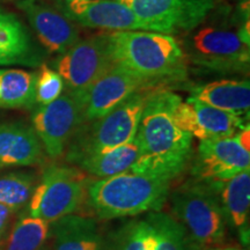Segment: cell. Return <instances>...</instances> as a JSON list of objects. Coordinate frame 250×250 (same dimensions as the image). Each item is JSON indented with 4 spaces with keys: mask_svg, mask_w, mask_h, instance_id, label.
<instances>
[{
    "mask_svg": "<svg viewBox=\"0 0 250 250\" xmlns=\"http://www.w3.org/2000/svg\"><path fill=\"white\" fill-rule=\"evenodd\" d=\"M181 100L169 90L148 94L134 137L138 159L131 171L173 180L182 173L192 155V136L174 123V105Z\"/></svg>",
    "mask_w": 250,
    "mask_h": 250,
    "instance_id": "1",
    "label": "cell"
},
{
    "mask_svg": "<svg viewBox=\"0 0 250 250\" xmlns=\"http://www.w3.org/2000/svg\"><path fill=\"white\" fill-rule=\"evenodd\" d=\"M112 62L147 85L180 80L187 74V58L174 36L145 30L105 34Z\"/></svg>",
    "mask_w": 250,
    "mask_h": 250,
    "instance_id": "2",
    "label": "cell"
},
{
    "mask_svg": "<svg viewBox=\"0 0 250 250\" xmlns=\"http://www.w3.org/2000/svg\"><path fill=\"white\" fill-rule=\"evenodd\" d=\"M169 189L170 180L129 171L89 182L87 197L99 218L116 219L159 211Z\"/></svg>",
    "mask_w": 250,
    "mask_h": 250,
    "instance_id": "3",
    "label": "cell"
},
{
    "mask_svg": "<svg viewBox=\"0 0 250 250\" xmlns=\"http://www.w3.org/2000/svg\"><path fill=\"white\" fill-rule=\"evenodd\" d=\"M217 192L198 181L184 184L171 196L189 247L212 249L224 242L227 218Z\"/></svg>",
    "mask_w": 250,
    "mask_h": 250,
    "instance_id": "4",
    "label": "cell"
},
{
    "mask_svg": "<svg viewBox=\"0 0 250 250\" xmlns=\"http://www.w3.org/2000/svg\"><path fill=\"white\" fill-rule=\"evenodd\" d=\"M187 62L208 72H246L250 64L249 24L239 30L206 26L191 30L182 46Z\"/></svg>",
    "mask_w": 250,
    "mask_h": 250,
    "instance_id": "5",
    "label": "cell"
},
{
    "mask_svg": "<svg viewBox=\"0 0 250 250\" xmlns=\"http://www.w3.org/2000/svg\"><path fill=\"white\" fill-rule=\"evenodd\" d=\"M147 94L134 93L99 120L79 126L73 134L67 160L77 162L86 156L107 152L132 142L138 130Z\"/></svg>",
    "mask_w": 250,
    "mask_h": 250,
    "instance_id": "6",
    "label": "cell"
},
{
    "mask_svg": "<svg viewBox=\"0 0 250 250\" xmlns=\"http://www.w3.org/2000/svg\"><path fill=\"white\" fill-rule=\"evenodd\" d=\"M88 181L79 168L51 165L29 199V215L54 223L73 214L85 201Z\"/></svg>",
    "mask_w": 250,
    "mask_h": 250,
    "instance_id": "7",
    "label": "cell"
},
{
    "mask_svg": "<svg viewBox=\"0 0 250 250\" xmlns=\"http://www.w3.org/2000/svg\"><path fill=\"white\" fill-rule=\"evenodd\" d=\"M129 7L155 33L176 35L190 33L206 20L214 0H116Z\"/></svg>",
    "mask_w": 250,
    "mask_h": 250,
    "instance_id": "8",
    "label": "cell"
},
{
    "mask_svg": "<svg viewBox=\"0 0 250 250\" xmlns=\"http://www.w3.org/2000/svg\"><path fill=\"white\" fill-rule=\"evenodd\" d=\"M107 36L100 35L79 40L66 52L59 55L54 66L78 100L112 64Z\"/></svg>",
    "mask_w": 250,
    "mask_h": 250,
    "instance_id": "9",
    "label": "cell"
},
{
    "mask_svg": "<svg viewBox=\"0 0 250 250\" xmlns=\"http://www.w3.org/2000/svg\"><path fill=\"white\" fill-rule=\"evenodd\" d=\"M250 151L240 144L236 134L225 138L201 140L193 174L215 191L237 174L249 169Z\"/></svg>",
    "mask_w": 250,
    "mask_h": 250,
    "instance_id": "10",
    "label": "cell"
},
{
    "mask_svg": "<svg viewBox=\"0 0 250 250\" xmlns=\"http://www.w3.org/2000/svg\"><path fill=\"white\" fill-rule=\"evenodd\" d=\"M34 131L50 158H59L70 140L83 125V107L70 92L57 100L40 105L33 116Z\"/></svg>",
    "mask_w": 250,
    "mask_h": 250,
    "instance_id": "11",
    "label": "cell"
},
{
    "mask_svg": "<svg viewBox=\"0 0 250 250\" xmlns=\"http://www.w3.org/2000/svg\"><path fill=\"white\" fill-rule=\"evenodd\" d=\"M146 83L121 65L112 62L79 100L83 124L99 120L137 93Z\"/></svg>",
    "mask_w": 250,
    "mask_h": 250,
    "instance_id": "12",
    "label": "cell"
},
{
    "mask_svg": "<svg viewBox=\"0 0 250 250\" xmlns=\"http://www.w3.org/2000/svg\"><path fill=\"white\" fill-rule=\"evenodd\" d=\"M58 8L72 22L100 29L154 31L126 6L116 0H66Z\"/></svg>",
    "mask_w": 250,
    "mask_h": 250,
    "instance_id": "13",
    "label": "cell"
},
{
    "mask_svg": "<svg viewBox=\"0 0 250 250\" xmlns=\"http://www.w3.org/2000/svg\"><path fill=\"white\" fill-rule=\"evenodd\" d=\"M17 6L49 52L62 55L80 40L74 22L45 0H18Z\"/></svg>",
    "mask_w": 250,
    "mask_h": 250,
    "instance_id": "14",
    "label": "cell"
},
{
    "mask_svg": "<svg viewBox=\"0 0 250 250\" xmlns=\"http://www.w3.org/2000/svg\"><path fill=\"white\" fill-rule=\"evenodd\" d=\"M42 56L17 15L0 8V66H37Z\"/></svg>",
    "mask_w": 250,
    "mask_h": 250,
    "instance_id": "15",
    "label": "cell"
},
{
    "mask_svg": "<svg viewBox=\"0 0 250 250\" xmlns=\"http://www.w3.org/2000/svg\"><path fill=\"white\" fill-rule=\"evenodd\" d=\"M43 159V146L34 129L27 124L0 125V168L33 166Z\"/></svg>",
    "mask_w": 250,
    "mask_h": 250,
    "instance_id": "16",
    "label": "cell"
},
{
    "mask_svg": "<svg viewBox=\"0 0 250 250\" xmlns=\"http://www.w3.org/2000/svg\"><path fill=\"white\" fill-rule=\"evenodd\" d=\"M51 225L54 250H104L95 219L68 214Z\"/></svg>",
    "mask_w": 250,
    "mask_h": 250,
    "instance_id": "17",
    "label": "cell"
},
{
    "mask_svg": "<svg viewBox=\"0 0 250 250\" xmlns=\"http://www.w3.org/2000/svg\"><path fill=\"white\" fill-rule=\"evenodd\" d=\"M191 98L243 117L249 115L250 83L248 80L213 81L192 88Z\"/></svg>",
    "mask_w": 250,
    "mask_h": 250,
    "instance_id": "18",
    "label": "cell"
},
{
    "mask_svg": "<svg viewBox=\"0 0 250 250\" xmlns=\"http://www.w3.org/2000/svg\"><path fill=\"white\" fill-rule=\"evenodd\" d=\"M191 103L196 118V138L201 140L232 137L248 126L242 116L232 114L212 105L203 103L190 96L187 100Z\"/></svg>",
    "mask_w": 250,
    "mask_h": 250,
    "instance_id": "19",
    "label": "cell"
},
{
    "mask_svg": "<svg viewBox=\"0 0 250 250\" xmlns=\"http://www.w3.org/2000/svg\"><path fill=\"white\" fill-rule=\"evenodd\" d=\"M221 201L226 218L240 229L243 245L249 241L250 169L228 180L221 188Z\"/></svg>",
    "mask_w": 250,
    "mask_h": 250,
    "instance_id": "20",
    "label": "cell"
},
{
    "mask_svg": "<svg viewBox=\"0 0 250 250\" xmlns=\"http://www.w3.org/2000/svg\"><path fill=\"white\" fill-rule=\"evenodd\" d=\"M138 144L132 142L109 149L107 152L83 158L77 162L80 169L94 176L108 179L116 175L129 173L138 159Z\"/></svg>",
    "mask_w": 250,
    "mask_h": 250,
    "instance_id": "21",
    "label": "cell"
},
{
    "mask_svg": "<svg viewBox=\"0 0 250 250\" xmlns=\"http://www.w3.org/2000/svg\"><path fill=\"white\" fill-rule=\"evenodd\" d=\"M37 74L19 68H0V108H30L35 103Z\"/></svg>",
    "mask_w": 250,
    "mask_h": 250,
    "instance_id": "22",
    "label": "cell"
},
{
    "mask_svg": "<svg viewBox=\"0 0 250 250\" xmlns=\"http://www.w3.org/2000/svg\"><path fill=\"white\" fill-rule=\"evenodd\" d=\"M50 233V224L41 218L21 217L12 228L5 250H40Z\"/></svg>",
    "mask_w": 250,
    "mask_h": 250,
    "instance_id": "23",
    "label": "cell"
},
{
    "mask_svg": "<svg viewBox=\"0 0 250 250\" xmlns=\"http://www.w3.org/2000/svg\"><path fill=\"white\" fill-rule=\"evenodd\" d=\"M36 188V177L31 173L14 171L0 176V204L18 211L29 202Z\"/></svg>",
    "mask_w": 250,
    "mask_h": 250,
    "instance_id": "24",
    "label": "cell"
},
{
    "mask_svg": "<svg viewBox=\"0 0 250 250\" xmlns=\"http://www.w3.org/2000/svg\"><path fill=\"white\" fill-rule=\"evenodd\" d=\"M146 220L152 225L154 234V250H188L186 234L181 225L170 215L155 211Z\"/></svg>",
    "mask_w": 250,
    "mask_h": 250,
    "instance_id": "25",
    "label": "cell"
},
{
    "mask_svg": "<svg viewBox=\"0 0 250 250\" xmlns=\"http://www.w3.org/2000/svg\"><path fill=\"white\" fill-rule=\"evenodd\" d=\"M154 234L147 220L133 221L121 230L116 250H154Z\"/></svg>",
    "mask_w": 250,
    "mask_h": 250,
    "instance_id": "26",
    "label": "cell"
},
{
    "mask_svg": "<svg viewBox=\"0 0 250 250\" xmlns=\"http://www.w3.org/2000/svg\"><path fill=\"white\" fill-rule=\"evenodd\" d=\"M65 83L57 71L48 65H41L40 74H37L35 88V103L45 105L54 102L62 94Z\"/></svg>",
    "mask_w": 250,
    "mask_h": 250,
    "instance_id": "27",
    "label": "cell"
},
{
    "mask_svg": "<svg viewBox=\"0 0 250 250\" xmlns=\"http://www.w3.org/2000/svg\"><path fill=\"white\" fill-rule=\"evenodd\" d=\"M15 210L8 208V206L0 204V242H1L2 237L7 233L9 225H11L12 218L14 217Z\"/></svg>",
    "mask_w": 250,
    "mask_h": 250,
    "instance_id": "28",
    "label": "cell"
},
{
    "mask_svg": "<svg viewBox=\"0 0 250 250\" xmlns=\"http://www.w3.org/2000/svg\"><path fill=\"white\" fill-rule=\"evenodd\" d=\"M220 250H243V249L236 248V247H229V248H224V249H220Z\"/></svg>",
    "mask_w": 250,
    "mask_h": 250,
    "instance_id": "29",
    "label": "cell"
},
{
    "mask_svg": "<svg viewBox=\"0 0 250 250\" xmlns=\"http://www.w3.org/2000/svg\"><path fill=\"white\" fill-rule=\"evenodd\" d=\"M208 250H220V249H218V248H212V249H208Z\"/></svg>",
    "mask_w": 250,
    "mask_h": 250,
    "instance_id": "30",
    "label": "cell"
},
{
    "mask_svg": "<svg viewBox=\"0 0 250 250\" xmlns=\"http://www.w3.org/2000/svg\"><path fill=\"white\" fill-rule=\"evenodd\" d=\"M58 1H66V0H58Z\"/></svg>",
    "mask_w": 250,
    "mask_h": 250,
    "instance_id": "31",
    "label": "cell"
},
{
    "mask_svg": "<svg viewBox=\"0 0 250 250\" xmlns=\"http://www.w3.org/2000/svg\"><path fill=\"white\" fill-rule=\"evenodd\" d=\"M0 1H6V0H0Z\"/></svg>",
    "mask_w": 250,
    "mask_h": 250,
    "instance_id": "32",
    "label": "cell"
}]
</instances>
